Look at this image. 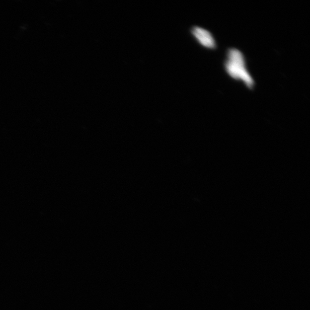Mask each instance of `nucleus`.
<instances>
[{"label":"nucleus","instance_id":"1","mask_svg":"<svg viewBox=\"0 0 310 310\" xmlns=\"http://www.w3.org/2000/svg\"><path fill=\"white\" fill-rule=\"evenodd\" d=\"M225 68L228 74L236 80H242L247 88L252 90L255 81L246 67V60L243 53L236 48L227 51Z\"/></svg>","mask_w":310,"mask_h":310},{"label":"nucleus","instance_id":"2","mask_svg":"<svg viewBox=\"0 0 310 310\" xmlns=\"http://www.w3.org/2000/svg\"><path fill=\"white\" fill-rule=\"evenodd\" d=\"M191 33L202 46L212 50L217 47L213 36L209 31L201 27H194L191 30Z\"/></svg>","mask_w":310,"mask_h":310}]
</instances>
